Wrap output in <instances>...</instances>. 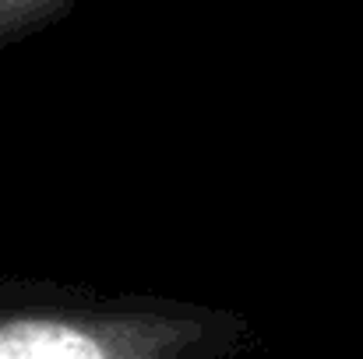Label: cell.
<instances>
[{"mask_svg": "<svg viewBox=\"0 0 363 359\" xmlns=\"http://www.w3.org/2000/svg\"><path fill=\"white\" fill-rule=\"evenodd\" d=\"M11 356H103V346L71 328H0V359Z\"/></svg>", "mask_w": 363, "mask_h": 359, "instance_id": "cell-1", "label": "cell"}]
</instances>
